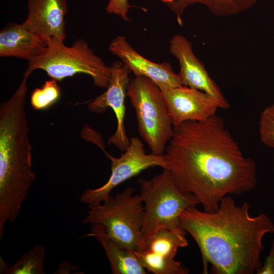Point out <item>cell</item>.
Segmentation results:
<instances>
[{
    "label": "cell",
    "instance_id": "5bb4252c",
    "mask_svg": "<svg viewBox=\"0 0 274 274\" xmlns=\"http://www.w3.org/2000/svg\"><path fill=\"white\" fill-rule=\"evenodd\" d=\"M28 14L22 24L46 43L52 39H66V0H28Z\"/></svg>",
    "mask_w": 274,
    "mask_h": 274
},
{
    "label": "cell",
    "instance_id": "5b68a950",
    "mask_svg": "<svg viewBox=\"0 0 274 274\" xmlns=\"http://www.w3.org/2000/svg\"><path fill=\"white\" fill-rule=\"evenodd\" d=\"M128 187L114 197L88 204L84 224H99L107 235L119 246L136 251L142 243L144 203L140 194Z\"/></svg>",
    "mask_w": 274,
    "mask_h": 274
},
{
    "label": "cell",
    "instance_id": "ffe728a7",
    "mask_svg": "<svg viewBox=\"0 0 274 274\" xmlns=\"http://www.w3.org/2000/svg\"><path fill=\"white\" fill-rule=\"evenodd\" d=\"M259 134L263 144L274 149V102L266 107L260 115Z\"/></svg>",
    "mask_w": 274,
    "mask_h": 274
},
{
    "label": "cell",
    "instance_id": "d6986e66",
    "mask_svg": "<svg viewBox=\"0 0 274 274\" xmlns=\"http://www.w3.org/2000/svg\"><path fill=\"white\" fill-rule=\"evenodd\" d=\"M57 81L51 79L45 82L41 88H35L31 94L30 102L36 110L48 109L58 100L61 89Z\"/></svg>",
    "mask_w": 274,
    "mask_h": 274
},
{
    "label": "cell",
    "instance_id": "277c9868",
    "mask_svg": "<svg viewBox=\"0 0 274 274\" xmlns=\"http://www.w3.org/2000/svg\"><path fill=\"white\" fill-rule=\"evenodd\" d=\"M37 56L28 61L24 75L30 76L36 70L45 71L51 78L60 81L77 74L90 76L94 84L107 88L111 77V67L94 53L88 43L78 39L72 46L52 39Z\"/></svg>",
    "mask_w": 274,
    "mask_h": 274
},
{
    "label": "cell",
    "instance_id": "8992f818",
    "mask_svg": "<svg viewBox=\"0 0 274 274\" xmlns=\"http://www.w3.org/2000/svg\"><path fill=\"white\" fill-rule=\"evenodd\" d=\"M138 182L144 207L142 242L159 229L180 227L182 213L199 204L194 195L178 189L167 168L149 180Z\"/></svg>",
    "mask_w": 274,
    "mask_h": 274
},
{
    "label": "cell",
    "instance_id": "9c48e42d",
    "mask_svg": "<svg viewBox=\"0 0 274 274\" xmlns=\"http://www.w3.org/2000/svg\"><path fill=\"white\" fill-rule=\"evenodd\" d=\"M186 234L180 227L159 229L143 241L134 254L141 265L154 274H187L189 270L175 259L178 249L188 245Z\"/></svg>",
    "mask_w": 274,
    "mask_h": 274
},
{
    "label": "cell",
    "instance_id": "7c38bea8",
    "mask_svg": "<svg viewBox=\"0 0 274 274\" xmlns=\"http://www.w3.org/2000/svg\"><path fill=\"white\" fill-rule=\"evenodd\" d=\"M109 51L117 56L135 76H144L153 81L162 91L182 86L179 74L167 62H153L139 53L123 36H118L110 43Z\"/></svg>",
    "mask_w": 274,
    "mask_h": 274
},
{
    "label": "cell",
    "instance_id": "4fadbf2b",
    "mask_svg": "<svg viewBox=\"0 0 274 274\" xmlns=\"http://www.w3.org/2000/svg\"><path fill=\"white\" fill-rule=\"evenodd\" d=\"M174 127L187 121H202L221 108L213 97L201 91L181 86L162 91Z\"/></svg>",
    "mask_w": 274,
    "mask_h": 274
},
{
    "label": "cell",
    "instance_id": "3957f363",
    "mask_svg": "<svg viewBox=\"0 0 274 274\" xmlns=\"http://www.w3.org/2000/svg\"><path fill=\"white\" fill-rule=\"evenodd\" d=\"M28 76L0 106V226L19 216L36 179L25 102Z\"/></svg>",
    "mask_w": 274,
    "mask_h": 274
},
{
    "label": "cell",
    "instance_id": "52a82bcc",
    "mask_svg": "<svg viewBox=\"0 0 274 274\" xmlns=\"http://www.w3.org/2000/svg\"><path fill=\"white\" fill-rule=\"evenodd\" d=\"M126 94L135 110L141 138L151 153L163 155L174 126L162 91L148 78L135 76L129 82Z\"/></svg>",
    "mask_w": 274,
    "mask_h": 274
},
{
    "label": "cell",
    "instance_id": "ba28073f",
    "mask_svg": "<svg viewBox=\"0 0 274 274\" xmlns=\"http://www.w3.org/2000/svg\"><path fill=\"white\" fill-rule=\"evenodd\" d=\"M99 136L92 142L97 145L111 161V174L108 181L102 186L94 189H87L80 197L81 202L89 204L106 200L116 187L128 179L138 175L143 170L153 166L166 167L164 155L146 153L144 144L138 137L129 139V144L119 157H115L108 153L99 143Z\"/></svg>",
    "mask_w": 274,
    "mask_h": 274
},
{
    "label": "cell",
    "instance_id": "7402d4cb",
    "mask_svg": "<svg viewBox=\"0 0 274 274\" xmlns=\"http://www.w3.org/2000/svg\"><path fill=\"white\" fill-rule=\"evenodd\" d=\"M257 274H274V239L271 241V248L266 255L264 264L256 272Z\"/></svg>",
    "mask_w": 274,
    "mask_h": 274
},
{
    "label": "cell",
    "instance_id": "7a4b0ae2",
    "mask_svg": "<svg viewBox=\"0 0 274 274\" xmlns=\"http://www.w3.org/2000/svg\"><path fill=\"white\" fill-rule=\"evenodd\" d=\"M250 206L237 205L230 195L213 212L196 207L180 215L179 226L194 238L199 249L203 273L252 274L262 265V240L274 232V223L265 214L252 216Z\"/></svg>",
    "mask_w": 274,
    "mask_h": 274
},
{
    "label": "cell",
    "instance_id": "30bf717a",
    "mask_svg": "<svg viewBox=\"0 0 274 274\" xmlns=\"http://www.w3.org/2000/svg\"><path fill=\"white\" fill-rule=\"evenodd\" d=\"M110 67L111 77L106 91L90 101L87 108L90 112L97 114L105 112L108 108L113 109L117 119V127L114 133L108 138V143L124 151L129 144L126 134L124 118L125 97L131 71L119 60L113 62Z\"/></svg>",
    "mask_w": 274,
    "mask_h": 274
},
{
    "label": "cell",
    "instance_id": "6da1fadb",
    "mask_svg": "<svg viewBox=\"0 0 274 274\" xmlns=\"http://www.w3.org/2000/svg\"><path fill=\"white\" fill-rule=\"evenodd\" d=\"M164 155L177 187L194 195L206 212L216 211L225 196L256 186L255 162L244 155L216 114L174 127Z\"/></svg>",
    "mask_w": 274,
    "mask_h": 274
},
{
    "label": "cell",
    "instance_id": "8fae6325",
    "mask_svg": "<svg viewBox=\"0 0 274 274\" xmlns=\"http://www.w3.org/2000/svg\"><path fill=\"white\" fill-rule=\"evenodd\" d=\"M169 51L178 61L182 86L198 90L209 94L219 104L221 109H228L229 104L219 87L209 74L203 63L195 55L190 41L177 34L169 41Z\"/></svg>",
    "mask_w": 274,
    "mask_h": 274
},
{
    "label": "cell",
    "instance_id": "9a60e30c",
    "mask_svg": "<svg viewBox=\"0 0 274 274\" xmlns=\"http://www.w3.org/2000/svg\"><path fill=\"white\" fill-rule=\"evenodd\" d=\"M46 42L22 23L8 24L0 31V56L29 61L46 47Z\"/></svg>",
    "mask_w": 274,
    "mask_h": 274
},
{
    "label": "cell",
    "instance_id": "2e32d148",
    "mask_svg": "<svg viewBox=\"0 0 274 274\" xmlns=\"http://www.w3.org/2000/svg\"><path fill=\"white\" fill-rule=\"evenodd\" d=\"M87 236H93L101 244L108 258L113 274H146L147 270L141 265L134 251L124 248L106 234L99 224L91 225Z\"/></svg>",
    "mask_w": 274,
    "mask_h": 274
},
{
    "label": "cell",
    "instance_id": "ac0fdd59",
    "mask_svg": "<svg viewBox=\"0 0 274 274\" xmlns=\"http://www.w3.org/2000/svg\"><path fill=\"white\" fill-rule=\"evenodd\" d=\"M46 248L35 245L12 266H9L0 257V273L4 274H45L44 260Z\"/></svg>",
    "mask_w": 274,
    "mask_h": 274
},
{
    "label": "cell",
    "instance_id": "44dd1931",
    "mask_svg": "<svg viewBox=\"0 0 274 274\" xmlns=\"http://www.w3.org/2000/svg\"><path fill=\"white\" fill-rule=\"evenodd\" d=\"M130 7L128 0H108L106 10L109 14L116 15L125 21H129L127 14Z\"/></svg>",
    "mask_w": 274,
    "mask_h": 274
},
{
    "label": "cell",
    "instance_id": "e0dca14e",
    "mask_svg": "<svg viewBox=\"0 0 274 274\" xmlns=\"http://www.w3.org/2000/svg\"><path fill=\"white\" fill-rule=\"evenodd\" d=\"M257 0H161L173 12L178 24L183 25V16L189 7L196 4L206 6L214 15L230 17L252 8Z\"/></svg>",
    "mask_w": 274,
    "mask_h": 274
}]
</instances>
